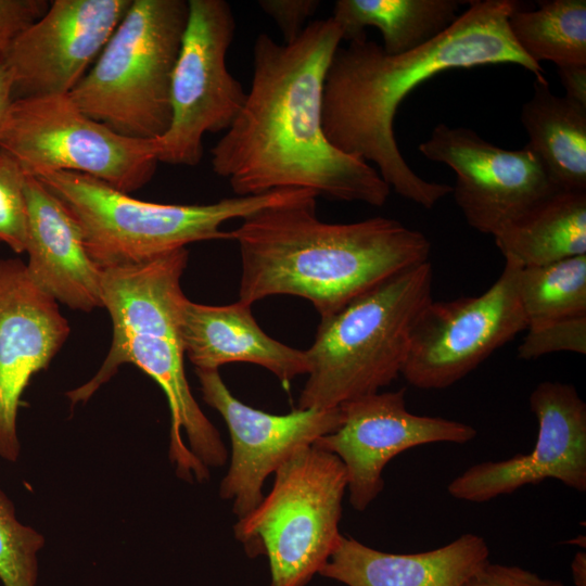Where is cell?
I'll use <instances>...</instances> for the list:
<instances>
[{"label": "cell", "mask_w": 586, "mask_h": 586, "mask_svg": "<svg viewBox=\"0 0 586 586\" xmlns=\"http://www.w3.org/2000/svg\"><path fill=\"white\" fill-rule=\"evenodd\" d=\"M528 400L538 424L533 449L468 468L448 484L451 497L480 504L547 479L585 493V402L573 385L557 381L540 382Z\"/></svg>", "instance_id": "9a60e30c"}, {"label": "cell", "mask_w": 586, "mask_h": 586, "mask_svg": "<svg viewBox=\"0 0 586 586\" xmlns=\"http://www.w3.org/2000/svg\"><path fill=\"white\" fill-rule=\"evenodd\" d=\"M526 330L586 316V254L520 269Z\"/></svg>", "instance_id": "d4e9b609"}, {"label": "cell", "mask_w": 586, "mask_h": 586, "mask_svg": "<svg viewBox=\"0 0 586 586\" xmlns=\"http://www.w3.org/2000/svg\"><path fill=\"white\" fill-rule=\"evenodd\" d=\"M232 230L239 244V301L271 295L309 301L328 317L392 275L428 262L418 230L386 217L347 224L317 218L316 198L266 207Z\"/></svg>", "instance_id": "3957f363"}, {"label": "cell", "mask_w": 586, "mask_h": 586, "mask_svg": "<svg viewBox=\"0 0 586 586\" xmlns=\"http://www.w3.org/2000/svg\"><path fill=\"white\" fill-rule=\"evenodd\" d=\"M25 179L18 163L0 146V242L17 254L26 247Z\"/></svg>", "instance_id": "4316f807"}, {"label": "cell", "mask_w": 586, "mask_h": 586, "mask_svg": "<svg viewBox=\"0 0 586 586\" xmlns=\"http://www.w3.org/2000/svg\"><path fill=\"white\" fill-rule=\"evenodd\" d=\"M188 259L189 251L181 247L140 264L101 269L102 307L112 319V345L97 373L66 395L72 405L86 403L122 365L137 366L166 395L169 459L177 475L203 482L209 476L207 468L226 463L228 451L184 373L180 320L187 297L181 277Z\"/></svg>", "instance_id": "277c9868"}, {"label": "cell", "mask_w": 586, "mask_h": 586, "mask_svg": "<svg viewBox=\"0 0 586 586\" xmlns=\"http://www.w3.org/2000/svg\"><path fill=\"white\" fill-rule=\"evenodd\" d=\"M203 400L225 420L231 440V461L219 487L220 497L232 500V511L242 519L263 500V486L298 449L335 431L341 408L300 409L272 415L235 398L218 370L195 369Z\"/></svg>", "instance_id": "5bb4252c"}, {"label": "cell", "mask_w": 586, "mask_h": 586, "mask_svg": "<svg viewBox=\"0 0 586 586\" xmlns=\"http://www.w3.org/2000/svg\"><path fill=\"white\" fill-rule=\"evenodd\" d=\"M0 146L26 176L72 171L130 193L154 176L155 139L123 136L89 117L68 94L14 100Z\"/></svg>", "instance_id": "9c48e42d"}, {"label": "cell", "mask_w": 586, "mask_h": 586, "mask_svg": "<svg viewBox=\"0 0 586 586\" xmlns=\"http://www.w3.org/2000/svg\"><path fill=\"white\" fill-rule=\"evenodd\" d=\"M44 537L18 521L12 500L0 489V581L3 586H37L38 552Z\"/></svg>", "instance_id": "484cf974"}, {"label": "cell", "mask_w": 586, "mask_h": 586, "mask_svg": "<svg viewBox=\"0 0 586 586\" xmlns=\"http://www.w3.org/2000/svg\"><path fill=\"white\" fill-rule=\"evenodd\" d=\"M505 257L521 268L586 254V191L557 189L494 235Z\"/></svg>", "instance_id": "44dd1931"}, {"label": "cell", "mask_w": 586, "mask_h": 586, "mask_svg": "<svg viewBox=\"0 0 586 586\" xmlns=\"http://www.w3.org/2000/svg\"><path fill=\"white\" fill-rule=\"evenodd\" d=\"M505 260L498 279L479 296L432 300L415 327L402 374L421 390L446 388L526 330L518 279Z\"/></svg>", "instance_id": "8fae6325"}, {"label": "cell", "mask_w": 586, "mask_h": 586, "mask_svg": "<svg viewBox=\"0 0 586 586\" xmlns=\"http://www.w3.org/2000/svg\"><path fill=\"white\" fill-rule=\"evenodd\" d=\"M510 33L534 62L557 67L586 65V1H543L536 10H515L508 20Z\"/></svg>", "instance_id": "cb8c5ba5"}, {"label": "cell", "mask_w": 586, "mask_h": 586, "mask_svg": "<svg viewBox=\"0 0 586 586\" xmlns=\"http://www.w3.org/2000/svg\"><path fill=\"white\" fill-rule=\"evenodd\" d=\"M259 8L280 29L283 43L296 39L320 5L318 0H260Z\"/></svg>", "instance_id": "f1b7e54d"}, {"label": "cell", "mask_w": 586, "mask_h": 586, "mask_svg": "<svg viewBox=\"0 0 586 586\" xmlns=\"http://www.w3.org/2000/svg\"><path fill=\"white\" fill-rule=\"evenodd\" d=\"M530 148L559 189L586 191V106L535 79L532 98L521 109Z\"/></svg>", "instance_id": "7402d4cb"}, {"label": "cell", "mask_w": 586, "mask_h": 586, "mask_svg": "<svg viewBox=\"0 0 586 586\" xmlns=\"http://www.w3.org/2000/svg\"><path fill=\"white\" fill-rule=\"evenodd\" d=\"M271 491L233 526L249 557H267L270 586H305L321 571L341 537L347 488L341 459L314 445L276 472Z\"/></svg>", "instance_id": "ba28073f"}, {"label": "cell", "mask_w": 586, "mask_h": 586, "mask_svg": "<svg viewBox=\"0 0 586 586\" xmlns=\"http://www.w3.org/2000/svg\"><path fill=\"white\" fill-rule=\"evenodd\" d=\"M25 196L29 278L73 310L102 307L101 268L89 256L74 216L36 177L26 176Z\"/></svg>", "instance_id": "ac0fdd59"}, {"label": "cell", "mask_w": 586, "mask_h": 586, "mask_svg": "<svg viewBox=\"0 0 586 586\" xmlns=\"http://www.w3.org/2000/svg\"><path fill=\"white\" fill-rule=\"evenodd\" d=\"M468 1L459 0H337L331 18L348 42L367 37L366 28L375 27L388 54L411 51L448 28L458 10Z\"/></svg>", "instance_id": "603a6c76"}, {"label": "cell", "mask_w": 586, "mask_h": 586, "mask_svg": "<svg viewBox=\"0 0 586 586\" xmlns=\"http://www.w3.org/2000/svg\"><path fill=\"white\" fill-rule=\"evenodd\" d=\"M489 561L486 540L467 533L417 553H388L341 535L320 575L347 586H460Z\"/></svg>", "instance_id": "ffe728a7"}, {"label": "cell", "mask_w": 586, "mask_h": 586, "mask_svg": "<svg viewBox=\"0 0 586 586\" xmlns=\"http://www.w3.org/2000/svg\"><path fill=\"white\" fill-rule=\"evenodd\" d=\"M559 352L586 353V316L527 329L518 356L530 360Z\"/></svg>", "instance_id": "83f0119b"}, {"label": "cell", "mask_w": 586, "mask_h": 586, "mask_svg": "<svg viewBox=\"0 0 586 586\" xmlns=\"http://www.w3.org/2000/svg\"><path fill=\"white\" fill-rule=\"evenodd\" d=\"M460 586H563L559 579L540 577L517 565L487 561Z\"/></svg>", "instance_id": "4dcf8cb0"}, {"label": "cell", "mask_w": 586, "mask_h": 586, "mask_svg": "<svg viewBox=\"0 0 586 586\" xmlns=\"http://www.w3.org/2000/svg\"><path fill=\"white\" fill-rule=\"evenodd\" d=\"M13 101V82L11 74L7 67L0 63V132Z\"/></svg>", "instance_id": "d6a6232c"}, {"label": "cell", "mask_w": 586, "mask_h": 586, "mask_svg": "<svg viewBox=\"0 0 586 586\" xmlns=\"http://www.w3.org/2000/svg\"><path fill=\"white\" fill-rule=\"evenodd\" d=\"M557 71L565 97L586 106V65L560 66Z\"/></svg>", "instance_id": "1f68e13d"}, {"label": "cell", "mask_w": 586, "mask_h": 586, "mask_svg": "<svg viewBox=\"0 0 586 586\" xmlns=\"http://www.w3.org/2000/svg\"><path fill=\"white\" fill-rule=\"evenodd\" d=\"M69 334L58 302L29 278L25 263L0 257V458L17 460V413L30 379Z\"/></svg>", "instance_id": "e0dca14e"}, {"label": "cell", "mask_w": 586, "mask_h": 586, "mask_svg": "<svg viewBox=\"0 0 586 586\" xmlns=\"http://www.w3.org/2000/svg\"><path fill=\"white\" fill-rule=\"evenodd\" d=\"M132 0H53L9 48L13 98L68 94L89 71Z\"/></svg>", "instance_id": "2e32d148"}, {"label": "cell", "mask_w": 586, "mask_h": 586, "mask_svg": "<svg viewBox=\"0 0 586 586\" xmlns=\"http://www.w3.org/2000/svg\"><path fill=\"white\" fill-rule=\"evenodd\" d=\"M188 16L186 0H132L69 98L123 136H163L171 120V77Z\"/></svg>", "instance_id": "52a82bcc"}, {"label": "cell", "mask_w": 586, "mask_h": 586, "mask_svg": "<svg viewBox=\"0 0 586 586\" xmlns=\"http://www.w3.org/2000/svg\"><path fill=\"white\" fill-rule=\"evenodd\" d=\"M424 262L398 271L321 318L305 351L308 378L297 408L332 409L379 392L402 374L412 333L432 298Z\"/></svg>", "instance_id": "5b68a950"}, {"label": "cell", "mask_w": 586, "mask_h": 586, "mask_svg": "<svg viewBox=\"0 0 586 586\" xmlns=\"http://www.w3.org/2000/svg\"><path fill=\"white\" fill-rule=\"evenodd\" d=\"M189 16L170 86L171 120L155 139L158 163L195 166L203 137L227 130L246 92L227 67L235 18L225 0H188Z\"/></svg>", "instance_id": "30bf717a"}, {"label": "cell", "mask_w": 586, "mask_h": 586, "mask_svg": "<svg viewBox=\"0 0 586 586\" xmlns=\"http://www.w3.org/2000/svg\"><path fill=\"white\" fill-rule=\"evenodd\" d=\"M47 0H0V63L16 37L48 9Z\"/></svg>", "instance_id": "f546056e"}, {"label": "cell", "mask_w": 586, "mask_h": 586, "mask_svg": "<svg viewBox=\"0 0 586 586\" xmlns=\"http://www.w3.org/2000/svg\"><path fill=\"white\" fill-rule=\"evenodd\" d=\"M405 392H377L344 403L340 426L313 444L343 462L349 502L357 511L382 492L383 470L397 455L425 444H464L477 434L463 422L408 411Z\"/></svg>", "instance_id": "4fadbf2b"}, {"label": "cell", "mask_w": 586, "mask_h": 586, "mask_svg": "<svg viewBox=\"0 0 586 586\" xmlns=\"http://www.w3.org/2000/svg\"><path fill=\"white\" fill-rule=\"evenodd\" d=\"M572 574L576 586H585V552H577L572 561Z\"/></svg>", "instance_id": "836d02e7"}, {"label": "cell", "mask_w": 586, "mask_h": 586, "mask_svg": "<svg viewBox=\"0 0 586 586\" xmlns=\"http://www.w3.org/2000/svg\"><path fill=\"white\" fill-rule=\"evenodd\" d=\"M341 41L331 17L310 21L289 43L257 36L251 89L211 150L213 171L235 196L307 189L332 200L385 204L391 188L377 169L339 151L323 131V82Z\"/></svg>", "instance_id": "6da1fadb"}, {"label": "cell", "mask_w": 586, "mask_h": 586, "mask_svg": "<svg viewBox=\"0 0 586 586\" xmlns=\"http://www.w3.org/2000/svg\"><path fill=\"white\" fill-rule=\"evenodd\" d=\"M469 8L431 41L388 54L367 37L339 47L327 69L322 127L339 151L373 163L386 184L425 208L453 192L446 183L418 176L403 157L394 136L402 101L421 82L453 68L517 64L545 78L542 66L514 41L509 16L514 0H469Z\"/></svg>", "instance_id": "7a4b0ae2"}, {"label": "cell", "mask_w": 586, "mask_h": 586, "mask_svg": "<svg viewBox=\"0 0 586 586\" xmlns=\"http://www.w3.org/2000/svg\"><path fill=\"white\" fill-rule=\"evenodd\" d=\"M36 178L74 216L89 256L101 269L140 264L194 242L232 240L231 231L221 230L226 221L316 196L307 189H281L209 204H162L137 200L78 173Z\"/></svg>", "instance_id": "8992f818"}, {"label": "cell", "mask_w": 586, "mask_h": 586, "mask_svg": "<svg viewBox=\"0 0 586 586\" xmlns=\"http://www.w3.org/2000/svg\"><path fill=\"white\" fill-rule=\"evenodd\" d=\"M419 151L455 171V201L469 226L485 234L559 189L530 148L501 149L470 128L438 124Z\"/></svg>", "instance_id": "7c38bea8"}, {"label": "cell", "mask_w": 586, "mask_h": 586, "mask_svg": "<svg viewBox=\"0 0 586 586\" xmlns=\"http://www.w3.org/2000/svg\"><path fill=\"white\" fill-rule=\"evenodd\" d=\"M251 306L240 301L222 306L184 301L180 334L184 354L195 369L218 370L222 365L249 362L269 370L283 384L307 374L305 351L266 334Z\"/></svg>", "instance_id": "d6986e66"}]
</instances>
